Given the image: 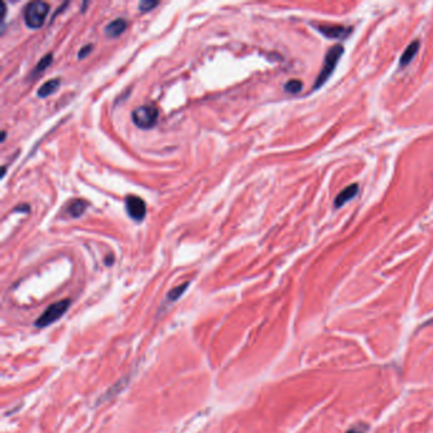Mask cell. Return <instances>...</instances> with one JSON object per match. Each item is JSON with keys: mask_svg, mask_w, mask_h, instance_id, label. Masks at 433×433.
<instances>
[{"mask_svg": "<svg viewBox=\"0 0 433 433\" xmlns=\"http://www.w3.org/2000/svg\"><path fill=\"white\" fill-rule=\"evenodd\" d=\"M50 6L45 2H33L25 9V22L27 27L37 30L44 26L45 19L49 14Z\"/></svg>", "mask_w": 433, "mask_h": 433, "instance_id": "cell-1", "label": "cell"}, {"mask_svg": "<svg viewBox=\"0 0 433 433\" xmlns=\"http://www.w3.org/2000/svg\"><path fill=\"white\" fill-rule=\"evenodd\" d=\"M342 54H343V47H342L341 45H334L333 47L329 49V51L325 55L324 64H323V68L322 70H320L319 76H318L317 80H315V89L322 87L325 81L328 80V78L332 75V73H333L334 69H336L337 64H338L339 59H341Z\"/></svg>", "mask_w": 433, "mask_h": 433, "instance_id": "cell-2", "label": "cell"}, {"mask_svg": "<svg viewBox=\"0 0 433 433\" xmlns=\"http://www.w3.org/2000/svg\"><path fill=\"white\" fill-rule=\"evenodd\" d=\"M71 301L69 299H64V300H60L54 303L52 305H50L49 308L44 312V314L41 315L37 320H36V327L38 328H45L51 325L52 323L57 322L60 318L63 317L66 313V310L70 306Z\"/></svg>", "mask_w": 433, "mask_h": 433, "instance_id": "cell-3", "label": "cell"}, {"mask_svg": "<svg viewBox=\"0 0 433 433\" xmlns=\"http://www.w3.org/2000/svg\"><path fill=\"white\" fill-rule=\"evenodd\" d=\"M131 117H132V122L138 128L149 130V128L154 127L155 123H157L159 112H158L157 107L147 104V106H140L133 109Z\"/></svg>", "mask_w": 433, "mask_h": 433, "instance_id": "cell-4", "label": "cell"}, {"mask_svg": "<svg viewBox=\"0 0 433 433\" xmlns=\"http://www.w3.org/2000/svg\"><path fill=\"white\" fill-rule=\"evenodd\" d=\"M125 206L126 211H127L128 216L133 219L135 221H142L147 215V205L143 202L142 198L135 195H128L125 198Z\"/></svg>", "mask_w": 433, "mask_h": 433, "instance_id": "cell-5", "label": "cell"}, {"mask_svg": "<svg viewBox=\"0 0 433 433\" xmlns=\"http://www.w3.org/2000/svg\"><path fill=\"white\" fill-rule=\"evenodd\" d=\"M317 30L320 33L328 38H338V40H343L351 33V28L343 27L339 25H327V23H320V25H315Z\"/></svg>", "mask_w": 433, "mask_h": 433, "instance_id": "cell-6", "label": "cell"}, {"mask_svg": "<svg viewBox=\"0 0 433 433\" xmlns=\"http://www.w3.org/2000/svg\"><path fill=\"white\" fill-rule=\"evenodd\" d=\"M126 28H127V22H126L125 19L117 18L114 19L113 22L107 25V27L104 28V33H106L107 37L116 38L125 32Z\"/></svg>", "mask_w": 433, "mask_h": 433, "instance_id": "cell-7", "label": "cell"}, {"mask_svg": "<svg viewBox=\"0 0 433 433\" xmlns=\"http://www.w3.org/2000/svg\"><path fill=\"white\" fill-rule=\"evenodd\" d=\"M357 192H358L357 184H351V186H348V187L344 188V190L342 191V192L339 193L338 196H337L336 201H334V205H336V207H341V206H343L344 203L347 202V201H349L351 198L355 197V196L357 195Z\"/></svg>", "mask_w": 433, "mask_h": 433, "instance_id": "cell-8", "label": "cell"}, {"mask_svg": "<svg viewBox=\"0 0 433 433\" xmlns=\"http://www.w3.org/2000/svg\"><path fill=\"white\" fill-rule=\"evenodd\" d=\"M88 209V202L84 200H80V198H76L73 200L68 206V214L71 217L76 219V217H80L81 215L84 214L85 210Z\"/></svg>", "mask_w": 433, "mask_h": 433, "instance_id": "cell-9", "label": "cell"}, {"mask_svg": "<svg viewBox=\"0 0 433 433\" xmlns=\"http://www.w3.org/2000/svg\"><path fill=\"white\" fill-rule=\"evenodd\" d=\"M60 87V79H51V80L46 81L45 84L41 85V88L38 89L37 94L41 98H46L49 95H51L52 93L56 92Z\"/></svg>", "mask_w": 433, "mask_h": 433, "instance_id": "cell-10", "label": "cell"}, {"mask_svg": "<svg viewBox=\"0 0 433 433\" xmlns=\"http://www.w3.org/2000/svg\"><path fill=\"white\" fill-rule=\"evenodd\" d=\"M418 50H419V42L418 41H414V42H411L410 45H409L408 47L405 49V51H404V54L401 55L400 57V66H406L409 63H410L411 60L414 59V56L417 55Z\"/></svg>", "mask_w": 433, "mask_h": 433, "instance_id": "cell-11", "label": "cell"}, {"mask_svg": "<svg viewBox=\"0 0 433 433\" xmlns=\"http://www.w3.org/2000/svg\"><path fill=\"white\" fill-rule=\"evenodd\" d=\"M52 59H54V56H52V54H47L46 56H44L42 59H41V61L38 63V65L36 66L35 69V75H38L40 73H42V71L45 70V69L49 68L50 65H51L52 63Z\"/></svg>", "mask_w": 433, "mask_h": 433, "instance_id": "cell-12", "label": "cell"}, {"mask_svg": "<svg viewBox=\"0 0 433 433\" xmlns=\"http://www.w3.org/2000/svg\"><path fill=\"white\" fill-rule=\"evenodd\" d=\"M301 89H303V81L298 80V79L288 80L286 83V85H284V90L288 93H293V94L301 92Z\"/></svg>", "mask_w": 433, "mask_h": 433, "instance_id": "cell-13", "label": "cell"}, {"mask_svg": "<svg viewBox=\"0 0 433 433\" xmlns=\"http://www.w3.org/2000/svg\"><path fill=\"white\" fill-rule=\"evenodd\" d=\"M188 284H190V283H188V282H186V283H183V284H179L178 287H174L173 290L169 291L168 300L176 301L177 299L181 298V296L183 295L184 291H186V288H187V287H188Z\"/></svg>", "mask_w": 433, "mask_h": 433, "instance_id": "cell-14", "label": "cell"}, {"mask_svg": "<svg viewBox=\"0 0 433 433\" xmlns=\"http://www.w3.org/2000/svg\"><path fill=\"white\" fill-rule=\"evenodd\" d=\"M158 2H150V0H143V2H141L140 4H138V9H140L141 13H147V12H150L152 9H154L155 7L158 6Z\"/></svg>", "mask_w": 433, "mask_h": 433, "instance_id": "cell-15", "label": "cell"}, {"mask_svg": "<svg viewBox=\"0 0 433 433\" xmlns=\"http://www.w3.org/2000/svg\"><path fill=\"white\" fill-rule=\"evenodd\" d=\"M92 49H93L92 45H87V46L83 47V49L80 50V52H79V55H78L79 59H84V57H87L88 55L90 54V51H92Z\"/></svg>", "mask_w": 433, "mask_h": 433, "instance_id": "cell-16", "label": "cell"}, {"mask_svg": "<svg viewBox=\"0 0 433 433\" xmlns=\"http://www.w3.org/2000/svg\"><path fill=\"white\" fill-rule=\"evenodd\" d=\"M346 433H365V432H363V430L361 429V428H352V429L347 430Z\"/></svg>", "mask_w": 433, "mask_h": 433, "instance_id": "cell-17", "label": "cell"}, {"mask_svg": "<svg viewBox=\"0 0 433 433\" xmlns=\"http://www.w3.org/2000/svg\"><path fill=\"white\" fill-rule=\"evenodd\" d=\"M6 172H7V168H6V167H3V171H2V178H3V177L6 176Z\"/></svg>", "mask_w": 433, "mask_h": 433, "instance_id": "cell-18", "label": "cell"}, {"mask_svg": "<svg viewBox=\"0 0 433 433\" xmlns=\"http://www.w3.org/2000/svg\"><path fill=\"white\" fill-rule=\"evenodd\" d=\"M6 136H7L6 131H3V136H2V142H3V141H4V140H6Z\"/></svg>", "mask_w": 433, "mask_h": 433, "instance_id": "cell-19", "label": "cell"}]
</instances>
